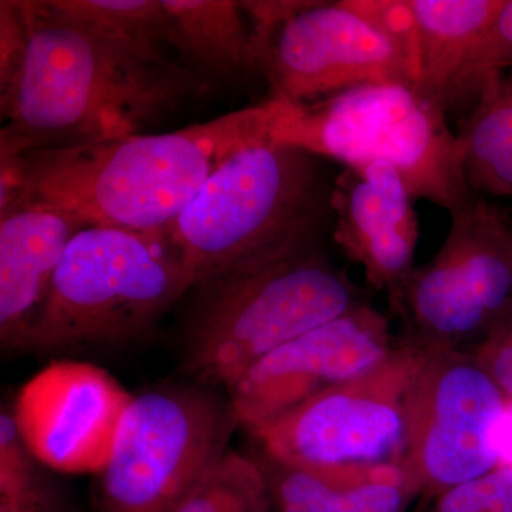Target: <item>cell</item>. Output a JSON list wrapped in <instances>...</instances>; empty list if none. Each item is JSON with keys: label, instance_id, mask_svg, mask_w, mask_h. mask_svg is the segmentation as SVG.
<instances>
[{"label": "cell", "instance_id": "6", "mask_svg": "<svg viewBox=\"0 0 512 512\" xmlns=\"http://www.w3.org/2000/svg\"><path fill=\"white\" fill-rule=\"evenodd\" d=\"M271 100L276 140L343 167L393 165L414 200L450 217L474 198L446 111L412 84H363L309 104Z\"/></svg>", "mask_w": 512, "mask_h": 512}, {"label": "cell", "instance_id": "17", "mask_svg": "<svg viewBox=\"0 0 512 512\" xmlns=\"http://www.w3.org/2000/svg\"><path fill=\"white\" fill-rule=\"evenodd\" d=\"M275 512H404L414 491L396 464L306 470L259 458Z\"/></svg>", "mask_w": 512, "mask_h": 512}, {"label": "cell", "instance_id": "3", "mask_svg": "<svg viewBox=\"0 0 512 512\" xmlns=\"http://www.w3.org/2000/svg\"><path fill=\"white\" fill-rule=\"evenodd\" d=\"M332 190L322 158L271 134L218 167L168 235L195 285L322 244L332 229Z\"/></svg>", "mask_w": 512, "mask_h": 512}, {"label": "cell", "instance_id": "28", "mask_svg": "<svg viewBox=\"0 0 512 512\" xmlns=\"http://www.w3.org/2000/svg\"><path fill=\"white\" fill-rule=\"evenodd\" d=\"M36 512H70L59 493L50 495L45 504Z\"/></svg>", "mask_w": 512, "mask_h": 512}, {"label": "cell", "instance_id": "1", "mask_svg": "<svg viewBox=\"0 0 512 512\" xmlns=\"http://www.w3.org/2000/svg\"><path fill=\"white\" fill-rule=\"evenodd\" d=\"M20 3L28 47L0 99V160L137 134L207 92L165 50L70 15L55 0Z\"/></svg>", "mask_w": 512, "mask_h": 512}, {"label": "cell", "instance_id": "14", "mask_svg": "<svg viewBox=\"0 0 512 512\" xmlns=\"http://www.w3.org/2000/svg\"><path fill=\"white\" fill-rule=\"evenodd\" d=\"M412 192L393 165L375 161L343 167L333 178V241L367 284L386 293L393 312L416 271L419 217Z\"/></svg>", "mask_w": 512, "mask_h": 512}, {"label": "cell", "instance_id": "12", "mask_svg": "<svg viewBox=\"0 0 512 512\" xmlns=\"http://www.w3.org/2000/svg\"><path fill=\"white\" fill-rule=\"evenodd\" d=\"M396 345L389 319L365 302L269 353L225 393L251 433L372 369Z\"/></svg>", "mask_w": 512, "mask_h": 512}, {"label": "cell", "instance_id": "15", "mask_svg": "<svg viewBox=\"0 0 512 512\" xmlns=\"http://www.w3.org/2000/svg\"><path fill=\"white\" fill-rule=\"evenodd\" d=\"M83 228L73 215L39 202L0 207V345L6 355L30 353L57 268Z\"/></svg>", "mask_w": 512, "mask_h": 512}, {"label": "cell", "instance_id": "8", "mask_svg": "<svg viewBox=\"0 0 512 512\" xmlns=\"http://www.w3.org/2000/svg\"><path fill=\"white\" fill-rule=\"evenodd\" d=\"M426 356L403 340L362 375L251 431L262 457L306 470L402 467L407 404Z\"/></svg>", "mask_w": 512, "mask_h": 512}, {"label": "cell", "instance_id": "7", "mask_svg": "<svg viewBox=\"0 0 512 512\" xmlns=\"http://www.w3.org/2000/svg\"><path fill=\"white\" fill-rule=\"evenodd\" d=\"M239 426L227 393L197 383L133 394L109 460L97 474L94 512H171L228 451Z\"/></svg>", "mask_w": 512, "mask_h": 512}, {"label": "cell", "instance_id": "26", "mask_svg": "<svg viewBox=\"0 0 512 512\" xmlns=\"http://www.w3.org/2000/svg\"><path fill=\"white\" fill-rule=\"evenodd\" d=\"M467 352L512 402V313Z\"/></svg>", "mask_w": 512, "mask_h": 512}, {"label": "cell", "instance_id": "10", "mask_svg": "<svg viewBox=\"0 0 512 512\" xmlns=\"http://www.w3.org/2000/svg\"><path fill=\"white\" fill-rule=\"evenodd\" d=\"M508 400L467 350H433L407 404L402 468L414 494L439 497L498 467Z\"/></svg>", "mask_w": 512, "mask_h": 512}, {"label": "cell", "instance_id": "18", "mask_svg": "<svg viewBox=\"0 0 512 512\" xmlns=\"http://www.w3.org/2000/svg\"><path fill=\"white\" fill-rule=\"evenodd\" d=\"M507 0H410L417 23L414 87L447 116Z\"/></svg>", "mask_w": 512, "mask_h": 512}, {"label": "cell", "instance_id": "29", "mask_svg": "<svg viewBox=\"0 0 512 512\" xmlns=\"http://www.w3.org/2000/svg\"><path fill=\"white\" fill-rule=\"evenodd\" d=\"M507 76H508V77H512V73H510V74H507Z\"/></svg>", "mask_w": 512, "mask_h": 512}, {"label": "cell", "instance_id": "20", "mask_svg": "<svg viewBox=\"0 0 512 512\" xmlns=\"http://www.w3.org/2000/svg\"><path fill=\"white\" fill-rule=\"evenodd\" d=\"M171 512H275L256 458L228 450L192 485Z\"/></svg>", "mask_w": 512, "mask_h": 512}, {"label": "cell", "instance_id": "13", "mask_svg": "<svg viewBox=\"0 0 512 512\" xmlns=\"http://www.w3.org/2000/svg\"><path fill=\"white\" fill-rule=\"evenodd\" d=\"M133 394L92 363L59 360L16 396L20 431L37 460L69 474H99Z\"/></svg>", "mask_w": 512, "mask_h": 512}, {"label": "cell", "instance_id": "27", "mask_svg": "<svg viewBox=\"0 0 512 512\" xmlns=\"http://www.w3.org/2000/svg\"><path fill=\"white\" fill-rule=\"evenodd\" d=\"M498 467H512V402L508 400L497 431Z\"/></svg>", "mask_w": 512, "mask_h": 512}, {"label": "cell", "instance_id": "23", "mask_svg": "<svg viewBox=\"0 0 512 512\" xmlns=\"http://www.w3.org/2000/svg\"><path fill=\"white\" fill-rule=\"evenodd\" d=\"M434 512H512V467H497L444 491Z\"/></svg>", "mask_w": 512, "mask_h": 512}, {"label": "cell", "instance_id": "21", "mask_svg": "<svg viewBox=\"0 0 512 512\" xmlns=\"http://www.w3.org/2000/svg\"><path fill=\"white\" fill-rule=\"evenodd\" d=\"M56 488L30 450L13 406L0 413V512H36Z\"/></svg>", "mask_w": 512, "mask_h": 512}, {"label": "cell", "instance_id": "16", "mask_svg": "<svg viewBox=\"0 0 512 512\" xmlns=\"http://www.w3.org/2000/svg\"><path fill=\"white\" fill-rule=\"evenodd\" d=\"M171 46L201 82H237L265 74L266 47L244 2L163 0Z\"/></svg>", "mask_w": 512, "mask_h": 512}, {"label": "cell", "instance_id": "4", "mask_svg": "<svg viewBox=\"0 0 512 512\" xmlns=\"http://www.w3.org/2000/svg\"><path fill=\"white\" fill-rule=\"evenodd\" d=\"M181 332L190 382L227 389L285 343L365 303L323 245L201 279Z\"/></svg>", "mask_w": 512, "mask_h": 512}, {"label": "cell", "instance_id": "5", "mask_svg": "<svg viewBox=\"0 0 512 512\" xmlns=\"http://www.w3.org/2000/svg\"><path fill=\"white\" fill-rule=\"evenodd\" d=\"M192 286L167 229L83 228L57 268L30 353L79 356L127 348L153 333Z\"/></svg>", "mask_w": 512, "mask_h": 512}, {"label": "cell", "instance_id": "22", "mask_svg": "<svg viewBox=\"0 0 512 512\" xmlns=\"http://www.w3.org/2000/svg\"><path fill=\"white\" fill-rule=\"evenodd\" d=\"M64 12L143 45L173 53L163 0H55ZM177 57V56H175ZM178 59V57H177Z\"/></svg>", "mask_w": 512, "mask_h": 512}, {"label": "cell", "instance_id": "2", "mask_svg": "<svg viewBox=\"0 0 512 512\" xmlns=\"http://www.w3.org/2000/svg\"><path fill=\"white\" fill-rule=\"evenodd\" d=\"M271 99L171 133L42 148L0 160V205L26 200L86 227L163 231L232 154L274 134Z\"/></svg>", "mask_w": 512, "mask_h": 512}, {"label": "cell", "instance_id": "9", "mask_svg": "<svg viewBox=\"0 0 512 512\" xmlns=\"http://www.w3.org/2000/svg\"><path fill=\"white\" fill-rule=\"evenodd\" d=\"M439 252L416 268L397 315L419 348L466 350L512 313V228L500 210L474 197L451 215Z\"/></svg>", "mask_w": 512, "mask_h": 512}, {"label": "cell", "instance_id": "24", "mask_svg": "<svg viewBox=\"0 0 512 512\" xmlns=\"http://www.w3.org/2000/svg\"><path fill=\"white\" fill-rule=\"evenodd\" d=\"M394 47L409 69L413 86L417 77V23L410 0H348Z\"/></svg>", "mask_w": 512, "mask_h": 512}, {"label": "cell", "instance_id": "11", "mask_svg": "<svg viewBox=\"0 0 512 512\" xmlns=\"http://www.w3.org/2000/svg\"><path fill=\"white\" fill-rule=\"evenodd\" d=\"M271 99L309 104L375 83L412 84L393 43L348 0L309 2L275 33L266 55Z\"/></svg>", "mask_w": 512, "mask_h": 512}, {"label": "cell", "instance_id": "25", "mask_svg": "<svg viewBox=\"0 0 512 512\" xmlns=\"http://www.w3.org/2000/svg\"><path fill=\"white\" fill-rule=\"evenodd\" d=\"M28 47V23L20 2L0 3V99L12 89Z\"/></svg>", "mask_w": 512, "mask_h": 512}, {"label": "cell", "instance_id": "19", "mask_svg": "<svg viewBox=\"0 0 512 512\" xmlns=\"http://www.w3.org/2000/svg\"><path fill=\"white\" fill-rule=\"evenodd\" d=\"M456 134L474 197H511L512 77L481 97Z\"/></svg>", "mask_w": 512, "mask_h": 512}]
</instances>
